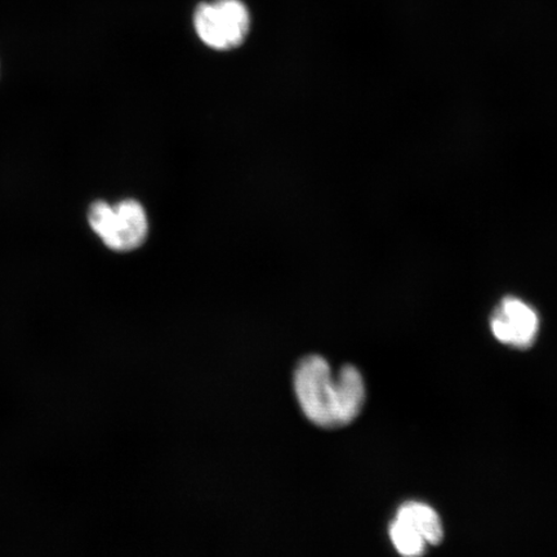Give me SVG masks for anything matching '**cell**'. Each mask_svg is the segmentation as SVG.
I'll return each mask as SVG.
<instances>
[{"label": "cell", "instance_id": "cell-2", "mask_svg": "<svg viewBox=\"0 0 557 557\" xmlns=\"http://www.w3.org/2000/svg\"><path fill=\"white\" fill-rule=\"evenodd\" d=\"M88 222L104 246L117 252L137 249L148 238V214L135 199H125L115 206L96 201L89 208Z\"/></svg>", "mask_w": 557, "mask_h": 557}, {"label": "cell", "instance_id": "cell-1", "mask_svg": "<svg viewBox=\"0 0 557 557\" xmlns=\"http://www.w3.org/2000/svg\"><path fill=\"white\" fill-rule=\"evenodd\" d=\"M297 401L308 420L324 429L350 424L366 403V383L358 368L345 366L334 372L329 361L309 355L294 374Z\"/></svg>", "mask_w": 557, "mask_h": 557}, {"label": "cell", "instance_id": "cell-5", "mask_svg": "<svg viewBox=\"0 0 557 557\" xmlns=\"http://www.w3.org/2000/svg\"><path fill=\"white\" fill-rule=\"evenodd\" d=\"M396 520L404 522L428 542V545H438L444 532L441 518L433 507L421 503H407L400 506Z\"/></svg>", "mask_w": 557, "mask_h": 557}, {"label": "cell", "instance_id": "cell-3", "mask_svg": "<svg viewBox=\"0 0 557 557\" xmlns=\"http://www.w3.org/2000/svg\"><path fill=\"white\" fill-rule=\"evenodd\" d=\"M199 38L213 50L240 46L249 30V13L240 0H215L198 7L194 17Z\"/></svg>", "mask_w": 557, "mask_h": 557}, {"label": "cell", "instance_id": "cell-4", "mask_svg": "<svg viewBox=\"0 0 557 557\" xmlns=\"http://www.w3.org/2000/svg\"><path fill=\"white\" fill-rule=\"evenodd\" d=\"M491 330L499 343L524 350L537 339L540 317L520 298L506 297L493 312Z\"/></svg>", "mask_w": 557, "mask_h": 557}, {"label": "cell", "instance_id": "cell-6", "mask_svg": "<svg viewBox=\"0 0 557 557\" xmlns=\"http://www.w3.org/2000/svg\"><path fill=\"white\" fill-rule=\"evenodd\" d=\"M389 539H392L396 552L403 557H422L426 553L428 542L414 529L399 520L395 519L389 527Z\"/></svg>", "mask_w": 557, "mask_h": 557}]
</instances>
